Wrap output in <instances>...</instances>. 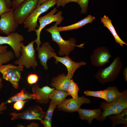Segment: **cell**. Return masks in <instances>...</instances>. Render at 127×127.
I'll return each instance as SVG.
<instances>
[{"label":"cell","mask_w":127,"mask_h":127,"mask_svg":"<svg viewBox=\"0 0 127 127\" xmlns=\"http://www.w3.org/2000/svg\"><path fill=\"white\" fill-rule=\"evenodd\" d=\"M69 95L67 92L56 89L50 94L49 99H51L53 103L58 106L64 102L66 97Z\"/></svg>","instance_id":"22"},{"label":"cell","mask_w":127,"mask_h":127,"mask_svg":"<svg viewBox=\"0 0 127 127\" xmlns=\"http://www.w3.org/2000/svg\"><path fill=\"white\" fill-rule=\"evenodd\" d=\"M57 107L51 101L47 112L45 113L43 119L41 122L45 127H51L52 121L53 113L55 109Z\"/></svg>","instance_id":"25"},{"label":"cell","mask_w":127,"mask_h":127,"mask_svg":"<svg viewBox=\"0 0 127 127\" xmlns=\"http://www.w3.org/2000/svg\"><path fill=\"white\" fill-rule=\"evenodd\" d=\"M28 99H35L37 100V102L40 100L41 99L38 95L34 94L29 93L25 89L23 88L20 92L10 98L6 101L2 103L5 105L6 104L18 101Z\"/></svg>","instance_id":"18"},{"label":"cell","mask_w":127,"mask_h":127,"mask_svg":"<svg viewBox=\"0 0 127 127\" xmlns=\"http://www.w3.org/2000/svg\"><path fill=\"white\" fill-rule=\"evenodd\" d=\"M79 90L77 84L74 82L72 79H71L68 89L67 91L69 95L71 96L73 98L77 99L78 97V93Z\"/></svg>","instance_id":"26"},{"label":"cell","mask_w":127,"mask_h":127,"mask_svg":"<svg viewBox=\"0 0 127 127\" xmlns=\"http://www.w3.org/2000/svg\"><path fill=\"white\" fill-rule=\"evenodd\" d=\"M120 57L114 58L112 63L108 67L99 70L95 75V78L100 83L104 84L115 81L119 76L123 68Z\"/></svg>","instance_id":"2"},{"label":"cell","mask_w":127,"mask_h":127,"mask_svg":"<svg viewBox=\"0 0 127 127\" xmlns=\"http://www.w3.org/2000/svg\"><path fill=\"white\" fill-rule=\"evenodd\" d=\"M71 79L67 74L66 75L62 73L54 78L52 80L51 85L56 89L67 92Z\"/></svg>","instance_id":"16"},{"label":"cell","mask_w":127,"mask_h":127,"mask_svg":"<svg viewBox=\"0 0 127 127\" xmlns=\"http://www.w3.org/2000/svg\"><path fill=\"white\" fill-rule=\"evenodd\" d=\"M2 79L0 77V89L2 88L3 86V84L2 82Z\"/></svg>","instance_id":"42"},{"label":"cell","mask_w":127,"mask_h":127,"mask_svg":"<svg viewBox=\"0 0 127 127\" xmlns=\"http://www.w3.org/2000/svg\"><path fill=\"white\" fill-rule=\"evenodd\" d=\"M106 103H111L117 101L121 96L123 91L120 92L117 87L115 86L108 87L106 88Z\"/></svg>","instance_id":"23"},{"label":"cell","mask_w":127,"mask_h":127,"mask_svg":"<svg viewBox=\"0 0 127 127\" xmlns=\"http://www.w3.org/2000/svg\"><path fill=\"white\" fill-rule=\"evenodd\" d=\"M55 88H52L47 86L40 88L36 85L32 87V90L33 94L38 95L41 99L40 100L37 102L41 104H46L49 101V95Z\"/></svg>","instance_id":"17"},{"label":"cell","mask_w":127,"mask_h":127,"mask_svg":"<svg viewBox=\"0 0 127 127\" xmlns=\"http://www.w3.org/2000/svg\"><path fill=\"white\" fill-rule=\"evenodd\" d=\"M112 123V126L115 127L120 124L127 126V108L119 114L111 115L108 116Z\"/></svg>","instance_id":"21"},{"label":"cell","mask_w":127,"mask_h":127,"mask_svg":"<svg viewBox=\"0 0 127 127\" xmlns=\"http://www.w3.org/2000/svg\"><path fill=\"white\" fill-rule=\"evenodd\" d=\"M124 76V79L125 81L127 82V67H126L123 70V74Z\"/></svg>","instance_id":"38"},{"label":"cell","mask_w":127,"mask_h":127,"mask_svg":"<svg viewBox=\"0 0 127 127\" xmlns=\"http://www.w3.org/2000/svg\"><path fill=\"white\" fill-rule=\"evenodd\" d=\"M48 0H39L37 7L40 5L44 2Z\"/></svg>","instance_id":"41"},{"label":"cell","mask_w":127,"mask_h":127,"mask_svg":"<svg viewBox=\"0 0 127 127\" xmlns=\"http://www.w3.org/2000/svg\"><path fill=\"white\" fill-rule=\"evenodd\" d=\"M123 91L122 95L117 101L111 103H107L105 101H103L101 103L100 105V108H109L115 110L122 104L127 102V90L126 89Z\"/></svg>","instance_id":"24"},{"label":"cell","mask_w":127,"mask_h":127,"mask_svg":"<svg viewBox=\"0 0 127 127\" xmlns=\"http://www.w3.org/2000/svg\"><path fill=\"white\" fill-rule=\"evenodd\" d=\"M56 4V0H49L37 7L23 23L24 27L27 28L29 32L35 31L36 27H39L37 21L39 16Z\"/></svg>","instance_id":"5"},{"label":"cell","mask_w":127,"mask_h":127,"mask_svg":"<svg viewBox=\"0 0 127 127\" xmlns=\"http://www.w3.org/2000/svg\"><path fill=\"white\" fill-rule=\"evenodd\" d=\"M38 78V76L37 75L35 74H31L28 76L27 81L29 84L32 85L36 83Z\"/></svg>","instance_id":"32"},{"label":"cell","mask_w":127,"mask_h":127,"mask_svg":"<svg viewBox=\"0 0 127 127\" xmlns=\"http://www.w3.org/2000/svg\"><path fill=\"white\" fill-rule=\"evenodd\" d=\"M101 20L104 26L107 28L111 32L117 43L122 47H123L124 44L127 45L119 37L112 24L111 20L106 15L104 16L101 18Z\"/></svg>","instance_id":"19"},{"label":"cell","mask_w":127,"mask_h":127,"mask_svg":"<svg viewBox=\"0 0 127 127\" xmlns=\"http://www.w3.org/2000/svg\"><path fill=\"white\" fill-rule=\"evenodd\" d=\"M126 108H127V102L122 104L119 107L116 108L115 110L117 114H119L121 113L122 111Z\"/></svg>","instance_id":"36"},{"label":"cell","mask_w":127,"mask_h":127,"mask_svg":"<svg viewBox=\"0 0 127 127\" xmlns=\"http://www.w3.org/2000/svg\"><path fill=\"white\" fill-rule=\"evenodd\" d=\"M39 0H26L14 10V18L18 25L24 23L37 6Z\"/></svg>","instance_id":"7"},{"label":"cell","mask_w":127,"mask_h":127,"mask_svg":"<svg viewBox=\"0 0 127 127\" xmlns=\"http://www.w3.org/2000/svg\"><path fill=\"white\" fill-rule=\"evenodd\" d=\"M77 111L80 119L87 121L89 124L92 123L94 119L99 121L102 112L100 108L89 110L80 108Z\"/></svg>","instance_id":"15"},{"label":"cell","mask_w":127,"mask_h":127,"mask_svg":"<svg viewBox=\"0 0 127 127\" xmlns=\"http://www.w3.org/2000/svg\"><path fill=\"white\" fill-rule=\"evenodd\" d=\"M91 100L84 96L78 97L76 99L73 98L65 100L61 104L57 106L60 110L68 112L77 111L81 105L85 103L90 104Z\"/></svg>","instance_id":"12"},{"label":"cell","mask_w":127,"mask_h":127,"mask_svg":"<svg viewBox=\"0 0 127 127\" xmlns=\"http://www.w3.org/2000/svg\"><path fill=\"white\" fill-rule=\"evenodd\" d=\"M52 57L55 59V63L56 64H57L58 62H59L66 67L67 71V75L71 79H72L74 72L78 68L82 66L85 65L87 64L86 62L82 61L80 62H74L68 56L61 57L57 56L55 53L53 55Z\"/></svg>","instance_id":"13"},{"label":"cell","mask_w":127,"mask_h":127,"mask_svg":"<svg viewBox=\"0 0 127 127\" xmlns=\"http://www.w3.org/2000/svg\"><path fill=\"white\" fill-rule=\"evenodd\" d=\"M89 0H78L77 3L80 6L81 14L87 13Z\"/></svg>","instance_id":"30"},{"label":"cell","mask_w":127,"mask_h":127,"mask_svg":"<svg viewBox=\"0 0 127 127\" xmlns=\"http://www.w3.org/2000/svg\"><path fill=\"white\" fill-rule=\"evenodd\" d=\"M24 66L19 65L17 66L10 64H1L0 65V72L2 75L3 79L9 81L15 88L18 89Z\"/></svg>","instance_id":"6"},{"label":"cell","mask_w":127,"mask_h":127,"mask_svg":"<svg viewBox=\"0 0 127 127\" xmlns=\"http://www.w3.org/2000/svg\"><path fill=\"white\" fill-rule=\"evenodd\" d=\"M37 51L38 52V57L40 63L45 70H47V61L52 57L53 55L55 53L54 50L50 45L48 42H46L43 43L41 47Z\"/></svg>","instance_id":"14"},{"label":"cell","mask_w":127,"mask_h":127,"mask_svg":"<svg viewBox=\"0 0 127 127\" xmlns=\"http://www.w3.org/2000/svg\"><path fill=\"white\" fill-rule=\"evenodd\" d=\"M14 9L11 8L9 11L2 14L0 17V33L8 35L14 32L18 26L15 21Z\"/></svg>","instance_id":"10"},{"label":"cell","mask_w":127,"mask_h":127,"mask_svg":"<svg viewBox=\"0 0 127 127\" xmlns=\"http://www.w3.org/2000/svg\"><path fill=\"white\" fill-rule=\"evenodd\" d=\"M26 0H13L12 1V7L14 10L23 2Z\"/></svg>","instance_id":"35"},{"label":"cell","mask_w":127,"mask_h":127,"mask_svg":"<svg viewBox=\"0 0 127 127\" xmlns=\"http://www.w3.org/2000/svg\"><path fill=\"white\" fill-rule=\"evenodd\" d=\"M8 7L10 8L12 7V1L11 0H5Z\"/></svg>","instance_id":"40"},{"label":"cell","mask_w":127,"mask_h":127,"mask_svg":"<svg viewBox=\"0 0 127 127\" xmlns=\"http://www.w3.org/2000/svg\"><path fill=\"white\" fill-rule=\"evenodd\" d=\"M112 56L109 49L102 46L96 48L91 55L90 59L91 64L96 67H102L109 62Z\"/></svg>","instance_id":"11"},{"label":"cell","mask_w":127,"mask_h":127,"mask_svg":"<svg viewBox=\"0 0 127 127\" xmlns=\"http://www.w3.org/2000/svg\"></svg>","instance_id":"43"},{"label":"cell","mask_w":127,"mask_h":127,"mask_svg":"<svg viewBox=\"0 0 127 127\" xmlns=\"http://www.w3.org/2000/svg\"><path fill=\"white\" fill-rule=\"evenodd\" d=\"M14 52L7 51L0 54V65L12 60L15 57Z\"/></svg>","instance_id":"27"},{"label":"cell","mask_w":127,"mask_h":127,"mask_svg":"<svg viewBox=\"0 0 127 127\" xmlns=\"http://www.w3.org/2000/svg\"><path fill=\"white\" fill-rule=\"evenodd\" d=\"M29 101L28 100L16 101L13 105V108L16 110H20L22 109L25 103Z\"/></svg>","instance_id":"33"},{"label":"cell","mask_w":127,"mask_h":127,"mask_svg":"<svg viewBox=\"0 0 127 127\" xmlns=\"http://www.w3.org/2000/svg\"><path fill=\"white\" fill-rule=\"evenodd\" d=\"M95 19L94 17L89 15L83 19L76 23L66 26L57 27V28L60 32L77 29L86 24L91 23Z\"/></svg>","instance_id":"20"},{"label":"cell","mask_w":127,"mask_h":127,"mask_svg":"<svg viewBox=\"0 0 127 127\" xmlns=\"http://www.w3.org/2000/svg\"><path fill=\"white\" fill-rule=\"evenodd\" d=\"M103 109L102 114L99 118V121L103 122L106 120V117L110 115L117 114L115 109L111 108H105Z\"/></svg>","instance_id":"29"},{"label":"cell","mask_w":127,"mask_h":127,"mask_svg":"<svg viewBox=\"0 0 127 127\" xmlns=\"http://www.w3.org/2000/svg\"><path fill=\"white\" fill-rule=\"evenodd\" d=\"M57 25L55 23L53 25L45 30L51 34L53 41L56 42L58 45L60 49L58 52L59 55H64L68 56L70 53L72 51L75 47L83 48L84 44L79 45L75 44L76 40L74 38H71L67 40H65L61 36L60 32L57 29Z\"/></svg>","instance_id":"1"},{"label":"cell","mask_w":127,"mask_h":127,"mask_svg":"<svg viewBox=\"0 0 127 127\" xmlns=\"http://www.w3.org/2000/svg\"><path fill=\"white\" fill-rule=\"evenodd\" d=\"M8 48L6 45L3 46L0 45V54L7 51Z\"/></svg>","instance_id":"37"},{"label":"cell","mask_w":127,"mask_h":127,"mask_svg":"<svg viewBox=\"0 0 127 127\" xmlns=\"http://www.w3.org/2000/svg\"><path fill=\"white\" fill-rule=\"evenodd\" d=\"M7 107L5 105L3 104L2 103L0 105V114L2 113V111L7 109Z\"/></svg>","instance_id":"39"},{"label":"cell","mask_w":127,"mask_h":127,"mask_svg":"<svg viewBox=\"0 0 127 127\" xmlns=\"http://www.w3.org/2000/svg\"><path fill=\"white\" fill-rule=\"evenodd\" d=\"M24 40L23 36L17 32H11L6 36H0V45H9L13 50L15 56L18 58L21 55V47L24 45L22 42Z\"/></svg>","instance_id":"8"},{"label":"cell","mask_w":127,"mask_h":127,"mask_svg":"<svg viewBox=\"0 0 127 127\" xmlns=\"http://www.w3.org/2000/svg\"><path fill=\"white\" fill-rule=\"evenodd\" d=\"M11 8L8 7L5 0H0V17L2 14L9 11Z\"/></svg>","instance_id":"31"},{"label":"cell","mask_w":127,"mask_h":127,"mask_svg":"<svg viewBox=\"0 0 127 127\" xmlns=\"http://www.w3.org/2000/svg\"><path fill=\"white\" fill-rule=\"evenodd\" d=\"M57 7L54 8L51 11L45 15L39 17L38 20L40 23V26L35 31L36 32L37 38L35 40V42L36 43L37 47L36 50L40 47L41 44L40 40V34L42 29L47 25L52 22H56L58 25L60 24L64 20V18L62 16V12L61 11H59L56 14H55L58 11Z\"/></svg>","instance_id":"4"},{"label":"cell","mask_w":127,"mask_h":127,"mask_svg":"<svg viewBox=\"0 0 127 127\" xmlns=\"http://www.w3.org/2000/svg\"><path fill=\"white\" fill-rule=\"evenodd\" d=\"M78 0H56L57 7L61 6L64 7L67 3L72 2H77Z\"/></svg>","instance_id":"34"},{"label":"cell","mask_w":127,"mask_h":127,"mask_svg":"<svg viewBox=\"0 0 127 127\" xmlns=\"http://www.w3.org/2000/svg\"><path fill=\"white\" fill-rule=\"evenodd\" d=\"M106 89L98 91H92L87 90L84 91V93L87 96H92L102 99L105 101L106 99Z\"/></svg>","instance_id":"28"},{"label":"cell","mask_w":127,"mask_h":127,"mask_svg":"<svg viewBox=\"0 0 127 127\" xmlns=\"http://www.w3.org/2000/svg\"><path fill=\"white\" fill-rule=\"evenodd\" d=\"M45 112L38 106L30 107L20 113L12 112L10 114L12 116L11 120H15L19 119L27 120H39L41 121L43 118Z\"/></svg>","instance_id":"9"},{"label":"cell","mask_w":127,"mask_h":127,"mask_svg":"<svg viewBox=\"0 0 127 127\" xmlns=\"http://www.w3.org/2000/svg\"><path fill=\"white\" fill-rule=\"evenodd\" d=\"M35 40H33L27 46L24 45L22 46L20 53L21 55L18 59L15 61V64L19 66H24L27 69L32 67L35 69L38 65V62L36 60L33 44Z\"/></svg>","instance_id":"3"}]
</instances>
